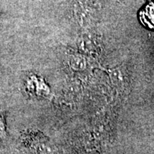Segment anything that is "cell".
Here are the masks:
<instances>
[{
	"mask_svg": "<svg viewBox=\"0 0 154 154\" xmlns=\"http://www.w3.org/2000/svg\"><path fill=\"white\" fill-rule=\"evenodd\" d=\"M26 91L30 95L40 97H47L49 94V88L42 80L36 79L35 76H30L26 82Z\"/></svg>",
	"mask_w": 154,
	"mask_h": 154,
	"instance_id": "obj_1",
	"label": "cell"
},
{
	"mask_svg": "<svg viewBox=\"0 0 154 154\" xmlns=\"http://www.w3.org/2000/svg\"><path fill=\"white\" fill-rule=\"evenodd\" d=\"M139 19L144 26L154 29V3H149L140 11Z\"/></svg>",
	"mask_w": 154,
	"mask_h": 154,
	"instance_id": "obj_2",
	"label": "cell"
},
{
	"mask_svg": "<svg viewBox=\"0 0 154 154\" xmlns=\"http://www.w3.org/2000/svg\"><path fill=\"white\" fill-rule=\"evenodd\" d=\"M7 126H6V121L5 113L0 108V139L4 140L7 138Z\"/></svg>",
	"mask_w": 154,
	"mask_h": 154,
	"instance_id": "obj_3",
	"label": "cell"
}]
</instances>
